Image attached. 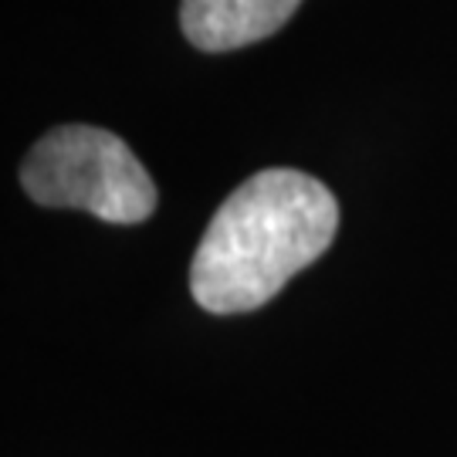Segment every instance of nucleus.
<instances>
[{
  "mask_svg": "<svg viewBox=\"0 0 457 457\" xmlns=\"http://www.w3.org/2000/svg\"><path fill=\"white\" fill-rule=\"evenodd\" d=\"M339 230L326 183L298 170H262L217 207L194 264L190 292L204 312L237 315L271 302Z\"/></svg>",
  "mask_w": 457,
  "mask_h": 457,
  "instance_id": "obj_1",
  "label": "nucleus"
},
{
  "mask_svg": "<svg viewBox=\"0 0 457 457\" xmlns=\"http://www.w3.org/2000/svg\"><path fill=\"white\" fill-rule=\"evenodd\" d=\"M21 183L41 207L85 211L105 224H143L156 211V183L132 149L98 126L51 129L28 153Z\"/></svg>",
  "mask_w": 457,
  "mask_h": 457,
  "instance_id": "obj_2",
  "label": "nucleus"
},
{
  "mask_svg": "<svg viewBox=\"0 0 457 457\" xmlns=\"http://www.w3.org/2000/svg\"><path fill=\"white\" fill-rule=\"evenodd\" d=\"M302 0H183L180 24L200 51H234L281 31Z\"/></svg>",
  "mask_w": 457,
  "mask_h": 457,
  "instance_id": "obj_3",
  "label": "nucleus"
}]
</instances>
